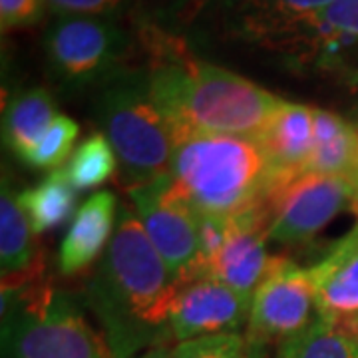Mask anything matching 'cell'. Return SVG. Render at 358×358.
<instances>
[{"instance_id":"cell-1","label":"cell","mask_w":358,"mask_h":358,"mask_svg":"<svg viewBox=\"0 0 358 358\" xmlns=\"http://www.w3.org/2000/svg\"><path fill=\"white\" fill-rule=\"evenodd\" d=\"M148 80L159 112L178 141L215 134L259 138L281 100L255 82L193 56L183 40L145 32Z\"/></svg>"},{"instance_id":"cell-2","label":"cell","mask_w":358,"mask_h":358,"mask_svg":"<svg viewBox=\"0 0 358 358\" xmlns=\"http://www.w3.org/2000/svg\"><path fill=\"white\" fill-rule=\"evenodd\" d=\"M176 293L171 273L138 215L120 205L114 237L86 287V301L102 322L112 358L166 346Z\"/></svg>"},{"instance_id":"cell-3","label":"cell","mask_w":358,"mask_h":358,"mask_svg":"<svg viewBox=\"0 0 358 358\" xmlns=\"http://www.w3.org/2000/svg\"><path fill=\"white\" fill-rule=\"evenodd\" d=\"M169 178L197 213L235 217L263 207L275 176L255 138L192 136L173 145Z\"/></svg>"},{"instance_id":"cell-4","label":"cell","mask_w":358,"mask_h":358,"mask_svg":"<svg viewBox=\"0 0 358 358\" xmlns=\"http://www.w3.org/2000/svg\"><path fill=\"white\" fill-rule=\"evenodd\" d=\"M96 117L114 148L124 185L140 187L169 173L173 140L154 102L148 72H124L103 82Z\"/></svg>"},{"instance_id":"cell-5","label":"cell","mask_w":358,"mask_h":358,"mask_svg":"<svg viewBox=\"0 0 358 358\" xmlns=\"http://www.w3.org/2000/svg\"><path fill=\"white\" fill-rule=\"evenodd\" d=\"M4 358H112L66 293L44 277L18 291H2Z\"/></svg>"},{"instance_id":"cell-6","label":"cell","mask_w":358,"mask_h":358,"mask_svg":"<svg viewBox=\"0 0 358 358\" xmlns=\"http://www.w3.org/2000/svg\"><path fill=\"white\" fill-rule=\"evenodd\" d=\"M148 239L164 259L176 287L197 281L199 213L173 187L169 173L128 189Z\"/></svg>"},{"instance_id":"cell-7","label":"cell","mask_w":358,"mask_h":358,"mask_svg":"<svg viewBox=\"0 0 358 358\" xmlns=\"http://www.w3.org/2000/svg\"><path fill=\"white\" fill-rule=\"evenodd\" d=\"M317 317V296L310 268L281 257H273L263 282L253 294L247 322L251 358L265 346L285 345L303 333Z\"/></svg>"},{"instance_id":"cell-8","label":"cell","mask_w":358,"mask_h":358,"mask_svg":"<svg viewBox=\"0 0 358 358\" xmlns=\"http://www.w3.org/2000/svg\"><path fill=\"white\" fill-rule=\"evenodd\" d=\"M352 179L307 171L275 189L265 203L267 237L277 243L310 241L346 207L355 209Z\"/></svg>"},{"instance_id":"cell-9","label":"cell","mask_w":358,"mask_h":358,"mask_svg":"<svg viewBox=\"0 0 358 358\" xmlns=\"http://www.w3.org/2000/svg\"><path fill=\"white\" fill-rule=\"evenodd\" d=\"M124 34L98 16H60L46 32V54L52 70L70 88L108 82L120 72Z\"/></svg>"},{"instance_id":"cell-10","label":"cell","mask_w":358,"mask_h":358,"mask_svg":"<svg viewBox=\"0 0 358 358\" xmlns=\"http://www.w3.org/2000/svg\"><path fill=\"white\" fill-rule=\"evenodd\" d=\"M253 299L237 293L217 279L179 285L171 307V338L185 343L211 334L239 333L249 322Z\"/></svg>"},{"instance_id":"cell-11","label":"cell","mask_w":358,"mask_h":358,"mask_svg":"<svg viewBox=\"0 0 358 358\" xmlns=\"http://www.w3.org/2000/svg\"><path fill=\"white\" fill-rule=\"evenodd\" d=\"M267 239L265 205L229 217L227 239L209 268V279H217L253 299L273 261L267 255Z\"/></svg>"},{"instance_id":"cell-12","label":"cell","mask_w":358,"mask_h":358,"mask_svg":"<svg viewBox=\"0 0 358 358\" xmlns=\"http://www.w3.org/2000/svg\"><path fill=\"white\" fill-rule=\"evenodd\" d=\"M317 315L358 343V223L310 268Z\"/></svg>"},{"instance_id":"cell-13","label":"cell","mask_w":358,"mask_h":358,"mask_svg":"<svg viewBox=\"0 0 358 358\" xmlns=\"http://www.w3.org/2000/svg\"><path fill=\"white\" fill-rule=\"evenodd\" d=\"M334 0H223L233 34L277 44L307 34L313 20Z\"/></svg>"},{"instance_id":"cell-14","label":"cell","mask_w":358,"mask_h":358,"mask_svg":"<svg viewBox=\"0 0 358 358\" xmlns=\"http://www.w3.org/2000/svg\"><path fill=\"white\" fill-rule=\"evenodd\" d=\"M257 140L271 162L275 189H279L301 173H307L315 148V108L281 100Z\"/></svg>"},{"instance_id":"cell-15","label":"cell","mask_w":358,"mask_h":358,"mask_svg":"<svg viewBox=\"0 0 358 358\" xmlns=\"http://www.w3.org/2000/svg\"><path fill=\"white\" fill-rule=\"evenodd\" d=\"M10 185H2L0 195V267L2 291H18L46 277L44 257L34 241L36 233Z\"/></svg>"},{"instance_id":"cell-16","label":"cell","mask_w":358,"mask_h":358,"mask_svg":"<svg viewBox=\"0 0 358 358\" xmlns=\"http://www.w3.org/2000/svg\"><path fill=\"white\" fill-rule=\"evenodd\" d=\"M117 197L110 189L92 193L74 215L58 251V268L72 277L90 267L112 241L117 223Z\"/></svg>"},{"instance_id":"cell-17","label":"cell","mask_w":358,"mask_h":358,"mask_svg":"<svg viewBox=\"0 0 358 358\" xmlns=\"http://www.w3.org/2000/svg\"><path fill=\"white\" fill-rule=\"evenodd\" d=\"M307 171L338 176L357 183L358 128L334 112L315 108V148Z\"/></svg>"},{"instance_id":"cell-18","label":"cell","mask_w":358,"mask_h":358,"mask_svg":"<svg viewBox=\"0 0 358 358\" xmlns=\"http://www.w3.org/2000/svg\"><path fill=\"white\" fill-rule=\"evenodd\" d=\"M56 115L48 90L32 88L18 94L2 117V138L6 148L26 164Z\"/></svg>"},{"instance_id":"cell-19","label":"cell","mask_w":358,"mask_h":358,"mask_svg":"<svg viewBox=\"0 0 358 358\" xmlns=\"http://www.w3.org/2000/svg\"><path fill=\"white\" fill-rule=\"evenodd\" d=\"M18 199L36 235L62 227L78 211V189L62 167L50 171L38 185L24 189Z\"/></svg>"},{"instance_id":"cell-20","label":"cell","mask_w":358,"mask_h":358,"mask_svg":"<svg viewBox=\"0 0 358 358\" xmlns=\"http://www.w3.org/2000/svg\"><path fill=\"white\" fill-rule=\"evenodd\" d=\"M282 358H358V343L317 315L307 329L281 346Z\"/></svg>"},{"instance_id":"cell-21","label":"cell","mask_w":358,"mask_h":358,"mask_svg":"<svg viewBox=\"0 0 358 358\" xmlns=\"http://www.w3.org/2000/svg\"><path fill=\"white\" fill-rule=\"evenodd\" d=\"M117 155L103 134H92L74 150L68 166L64 167L66 176L78 192L94 189L115 173Z\"/></svg>"},{"instance_id":"cell-22","label":"cell","mask_w":358,"mask_h":358,"mask_svg":"<svg viewBox=\"0 0 358 358\" xmlns=\"http://www.w3.org/2000/svg\"><path fill=\"white\" fill-rule=\"evenodd\" d=\"M78 124L64 114H58L44 131L38 145L26 159V164L38 169H58L70 155L74 154V143L78 138Z\"/></svg>"},{"instance_id":"cell-23","label":"cell","mask_w":358,"mask_h":358,"mask_svg":"<svg viewBox=\"0 0 358 358\" xmlns=\"http://www.w3.org/2000/svg\"><path fill=\"white\" fill-rule=\"evenodd\" d=\"M307 34H315L324 46L358 40V0H334L313 20Z\"/></svg>"},{"instance_id":"cell-24","label":"cell","mask_w":358,"mask_h":358,"mask_svg":"<svg viewBox=\"0 0 358 358\" xmlns=\"http://www.w3.org/2000/svg\"><path fill=\"white\" fill-rule=\"evenodd\" d=\"M173 358H251L247 338L241 333H223L192 338L171 348Z\"/></svg>"},{"instance_id":"cell-25","label":"cell","mask_w":358,"mask_h":358,"mask_svg":"<svg viewBox=\"0 0 358 358\" xmlns=\"http://www.w3.org/2000/svg\"><path fill=\"white\" fill-rule=\"evenodd\" d=\"M46 0H0V24L2 30L34 24L42 16Z\"/></svg>"},{"instance_id":"cell-26","label":"cell","mask_w":358,"mask_h":358,"mask_svg":"<svg viewBox=\"0 0 358 358\" xmlns=\"http://www.w3.org/2000/svg\"><path fill=\"white\" fill-rule=\"evenodd\" d=\"M122 4V0H46V6L62 16H103Z\"/></svg>"},{"instance_id":"cell-27","label":"cell","mask_w":358,"mask_h":358,"mask_svg":"<svg viewBox=\"0 0 358 358\" xmlns=\"http://www.w3.org/2000/svg\"><path fill=\"white\" fill-rule=\"evenodd\" d=\"M211 0H176V8L179 16L183 18H193L197 13H201Z\"/></svg>"},{"instance_id":"cell-28","label":"cell","mask_w":358,"mask_h":358,"mask_svg":"<svg viewBox=\"0 0 358 358\" xmlns=\"http://www.w3.org/2000/svg\"><path fill=\"white\" fill-rule=\"evenodd\" d=\"M140 358H173V350L167 346H155L152 350L143 352Z\"/></svg>"},{"instance_id":"cell-29","label":"cell","mask_w":358,"mask_h":358,"mask_svg":"<svg viewBox=\"0 0 358 358\" xmlns=\"http://www.w3.org/2000/svg\"><path fill=\"white\" fill-rule=\"evenodd\" d=\"M355 209L358 211V173H357V203H355Z\"/></svg>"}]
</instances>
